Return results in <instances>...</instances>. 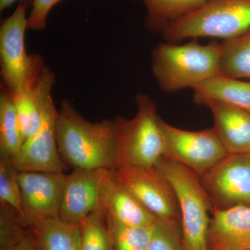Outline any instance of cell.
<instances>
[{"instance_id":"29","label":"cell","mask_w":250,"mask_h":250,"mask_svg":"<svg viewBox=\"0 0 250 250\" xmlns=\"http://www.w3.org/2000/svg\"><path fill=\"white\" fill-rule=\"evenodd\" d=\"M18 1H24L29 3L31 0H0V11L1 12L7 8L11 7L13 4Z\"/></svg>"},{"instance_id":"3","label":"cell","mask_w":250,"mask_h":250,"mask_svg":"<svg viewBox=\"0 0 250 250\" xmlns=\"http://www.w3.org/2000/svg\"><path fill=\"white\" fill-rule=\"evenodd\" d=\"M154 166L170 182L177 196L184 250H208L207 234L213 205L200 175L165 157Z\"/></svg>"},{"instance_id":"20","label":"cell","mask_w":250,"mask_h":250,"mask_svg":"<svg viewBox=\"0 0 250 250\" xmlns=\"http://www.w3.org/2000/svg\"><path fill=\"white\" fill-rule=\"evenodd\" d=\"M220 75L250 80V29L220 43Z\"/></svg>"},{"instance_id":"19","label":"cell","mask_w":250,"mask_h":250,"mask_svg":"<svg viewBox=\"0 0 250 250\" xmlns=\"http://www.w3.org/2000/svg\"><path fill=\"white\" fill-rule=\"evenodd\" d=\"M29 229L42 250H80V225L65 223L57 218L39 222Z\"/></svg>"},{"instance_id":"9","label":"cell","mask_w":250,"mask_h":250,"mask_svg":"<svg viewBox=\"0 0 250 250\" xmlns=\"http://www.w3.org/2000/svg\"><path fill=\"white\" fill-rule=\"evenodd\" d=\"M113 170L122 184L156 218L180 221L173 188L156 166L121 164Z\"/></svg>"},{"instance_id":"27","label":"cell","mask_w":250,"mask_h":250,"mask_svg":"<svg viewBox=\"0 0 250 250\" xmlns=\"http://www.w3.org/2000/svg\"><path fill=\"white\" fill-rule=\"evenodd\" d=\"M62 0H33L27 18L28 29L42 30L47 26V18L52 8Z\"/></svg>"},{"instance_id":"5","label":"cell","mask_w":250,"mask_h":250,"mask_svg":"<svg viewBox=\"0 0 250 250\" xmlns=\"http://www.w3.org/2000/svg\"><path fill=\"white\" fill-rule=\"evenodd\" d=\"M138 111L131 120L116 116L120 164L152 167L164 156L160 117L155 104L144 93L136 97Z\"/></svg>"},{"instance_id":"11","label":"cell","mask_w":250,"mask_h":250,"mask_svg":"<svg viewBox=\"0 0 250 250\" xmlns=\"http://www.w3.org/2000/svg\"><path fill=\"white\" fill-rule=\"evenodd\" d=\"M64 172H19L22 221L26 228L59 218Z\"/></svg>"},{"instance_id":"22","label":"cell","mask_w":250,"mask_h":250,"mask_svg":"<svg viewBox=\"0 0 250 250\" xmlns=\"http://www.w3.org/2000/svg\"><path fill=\"white\" fill-rule=\"evenodd\" d=\"M80 250H112L106 214L99 206L80 224Z\"/></svg>"},{"instance_id":"24","label":"cell","mask_w":250,"mask_h":250,"mask_svg":"<svg viewBox=\"0 0 250 250\" xmlns=\"http://www.w3.org/2000/svg\"><path fill=\"white\" fill-rule=\"evenodd\" d=\"M18 173L13 159L0 156V203L9 206L22 216Z\"/></svg>"},{"instance_id":"25","label":"cell","mask_w":250,"mask_h":250,"mask_svg":"<svg viewBox=\"0 0 250 250\" xmlns=\"http://www.w3.org/2000/svg\"><path fill=\"white\" fill-rule=\"evenodd\" d=\"M147 250H184L180 221L158 218Z\"/></svg>"},{"instance_id":"30","label":"cell","mask_w":250,"mask_h":250,"mask_svg":"<svg viewBox=\"0 0 250 250\" xmlns=\"http://www.w3.org/2000/svg\"><path fill=\"white\" fill-rule=\"evenodd\" d=\"M112 250H113V247H112Z\"/></svg>"},{"instance_id":"21","label":"cell","mask_w":250,"mask_h":250,"mask_svg":"<svg viewBox=\"0 0 250 250\" xmlns=\"http://www.w3.org/2000/svg\"><path fill=\"white\" fill-rule=\"evenodd\" d=\"M23 143L16 108L11 97L4 88L0 95V156L14 159Z\"/></svg>"},{"instance_id":"6","label":"cell","mask_w":250,"mask_h":250,"mask_svg":"<svg viewBox=\"0 0 250 250\" xmlns=\"http://www.w3.org/2000/svg\"><path fill=\"white\" fill-rule=\"evenodd\" d=\"M55 83L53 72L46 70L42 90V118L39 129L26 140L13 159L19 172H64L67 166L59 154L57 140L58 111L52 90Z\"/></svg>"},{"instance_id":"1","label":"cell","mask_w":250,"mask_h":250,"mask_svg":"<svg viewBox=\"0 0 250 250\" xmlns=\"http://www.w3.org/2000/svg\"><path fill=\"white\" fill-rule=\"evenodd\" d=\"M57 140L62 161L73 169L113 170L119 166L115 118L91 123L63 100L57 115Z\"/></svg>"},{"instance_id":"13","label":"cell","mask_w":250,"mask_h":250,"mask_svg":"<svg viewBox=\"0 0 250 250\" xmlns=\"http://www.w3.org/2000/svg\"><path fill=\"white\" fill-rule=\"evenodd\" d=\"M100 202L106 216L131 227L154 226L158 218L122 184L113 170H107L100 187Z\"/></svg>"},{"instance_id":"17","label":"cell","mask_w":250,"mask_h":250,"mask_svg":"<svg viewBox=\"0 0 250 250\" xmlns=\"http://www.w3.org/2000/svg\"><path fill=\"white\" fill-rule=\"evenodd\" d=\"M47 67L44 62L37 67L20 93L11 97L24 141L39 129L42 118V90Z\"/></svg>"},{"instance_id":"26","label":"cell","mask_w":250,"mask_h":250,"mask_svg":"<svg viewBox=\"0 0 250 250\" xmlns=\"http://www.w3.org/2000/svg\"><path fill=\"white\" fill-rule=\"evenodd\" d=\"M27 230L16 210L9 206L0 205V250L6 249L19 241Z\"/></svg>"},{"instance_id":"15","label":"cell","mask_w":250,"mask_h":250,"mask_svg":"<svg viewBox=\"0 0 250 250\" xmlns=\"http://www.w3.org/2000/svg\"><path fill=\"white\" fill-rule=\"evenodd\" d=\"M214 128L229 154L250 153V112L218 102H208Z\"/></svg>"},{"instance_id":"16","label":"cell","mask_w":250,"mask_h":250,"mask_svg":"<svg viewBox=\"0 0 250 250\" xmlns=\"http://www.w3.org/2000/svg\"><path fill=\"white\" fill-rule=\"evenodd\" d=\"M192 90L197 104L218 102L250 112V81L243 82L220 74L195 85Z\"/></svg>"},{"instance_id":"14","label":"cell","mask_w":250,"mask_h":250,"mask_svg":"<svg viewBox=\"0 0 250 250\" xmlns=\"http://www.w3.org/2000/svg\"><path fill=\"white\" fill-rule=\"evenodd\" d=\"M207 248L208 250H250V207L213 208Z\"/></svg>"},{"instance_id":"2","label":"cell","mask_w":250,"mask_h":250,"mask_svg":"<svg viewBox=\"0 0 250 250\" xmlns=\"http://www.w3.org/2000/svg\"><path fill=\"white\" fill-rule=\"evenodd\" d=\"M220 59L216 41L207 45L197 39L184 45L161 42L152 51V71L161 90L176 92L220 75Z\"/></svg>"},{"instance_id":"7","label":"cell","mask_w":250,"mask_h":250,"mask_svg":"<svg viewBox=\"0 0 250 250\" xmlns=\"http://www.w3.org/2000/svg\"><path fill=\"white\" fill-rule=\"evenodd\" d=\"M28 2L21 1L12 15L1 21L0 27V63L4 88L11 96L27 84L38 65L39 54L28 55L25 48Z\"/></svg>"},{"instance_id":"23","label":"cell","mask_w":250,"mask_h":250,"mask_svg":"<svg viewBox=\"0 0 250 250\" xmlns=\"http://www.w3.org/2000/svg\"><path fill=\"white\" fill-rule=\"evenodd\" d=\"M113 250H147L154 226H126L106 217Z\"/></svg>"},{"instance_id":"18","label":"cell","mask_w":250,"mask_h":250,"mask_svg":"<svg viewBox=\"0 0 250 250\" xmlns=\"http://www.w3.org/2000/svg\"><path fill=\"white\" fill-rule=\"evenodd\" d=\"M146 6L145 26L152 33H163L208 0H140Z\"/></svg>"},{"instance_id":"12","label":"cell","mask_w":250,"mask_h":250,"mask_svg":"<svg viewBox=\"0 0 250 250\" xmlns=\"http://www.w3.org/2000/svg\"><path fill=\"white\" fill-rule=\"evenodd\" d=\"M107 170L73 169L65 174L59 218L80 225L100 205V187Z\"/></svg>"},{"instance_id":"8","label":"cell","mask_w":250,"mask_h":250,"mask_svg":"<svg viewBox=\"0 0 250 250\" xmlns=\"http://www.w3.org/2000/svg\"><path fill=\"white\" fill-rule=\"evenodd\" d=\"M164 142L163 157L187 166L199 175L207 172L229 153L214 128L191 131L159 120Z\"/></svg>"},{"instance_id":"4","label":"cell","mask_w":250,"mask_h":250,"mask_svg":"<svg viewBox=\"0 0 250 250\" xmlns=\"http://www.w3.org/2000/svg\"><path fill=\"white\" fill-rule=\"evenodd\" d=\"M250 29V0H208L162 34L167 42L200 37L226 40Z\"/></svg>"},{"instance_id":"28","label":"cell","mask_w":250,"mask_h":250,"mask_svg":"<svg viewBox=\"0 0 250 250\" xmlns=\"http://www.w3.org/2000/svg\"><path fill=\"white\" fill-rule=\"evenodd\" d=\"M4 250H42L32 231L28 228L27 232L14 245Z\"/></svg>"},{"instance_id":"10","label":"cell","mask_w":250,"mask_h":250,"mask_svg":"<svg viewBox=\"0 0 250 250\" xmlns=\"http://www.w3.org/2000/svg\"><path fill=\"white\" fill-rule=\"evenodd\" d=\"M200 177L213 208L250 207V153L228 154Z\"/></svg>"}]
</instances>
